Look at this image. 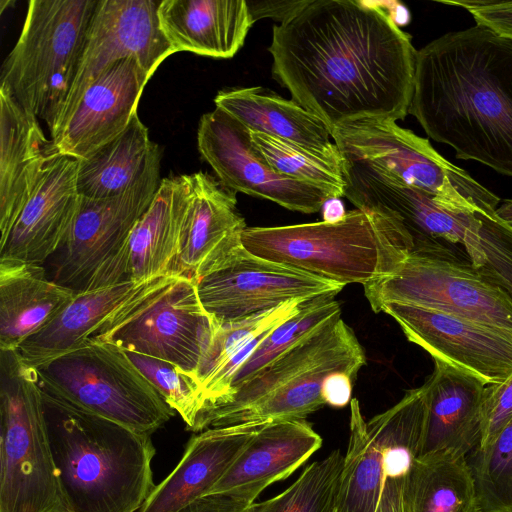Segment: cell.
Wrapping results in <instances>:
<instances>
[{"label":"cell","mask_w":512,"mask_h":512,"mask_svg":"<svg viewBox=\"0 0 512 512\" xmlns=\"http://www.w3.org/2000/svg\"><path fill=\"white\" fill-rule=\"evenodd\" d=\"M268 51L273 78L330 132L408 114L417 50L379 2L309 0L273 26Z\"/></svg>","instance_id":"obj_1"},{"label":"cell","mask_w":512,"mask_h":512,"mask_svg":"<svg viewBox=\"0 0 512 512\" xmlns=\"http://www.w3.org/2000/svg\"><path fill=\"white\" fill-rule=\"evenodd\" d=\"M409 114L456 158L512 177V40L476 24L417 51Z\"/></svg>","instance_id":"obj_2"},{"label":"cell","mask_w":512,"mask_h":512,"mask_svg":"<svg viewBox=\"0 0 512 512\" xmlns=\"http://www.w3.org/2000/svg\"><path fill=\"white\" fill-rule=\"evenodd\" d=\"M48 439L67 512H137L154 487L151 435L43 392Z\"/></svg>","instance_id":"obj_3"},{"label":"cell","mask_w":512,"mask_h":512,"mask_svg":"<svg viewBox=\"0 0 512 512\" xmlns=\"http://www.w3.org/2000/svg\"><path fill=\"white\" fill-rule=\"evenodd\" d=\"M343 173L344 197L358 209L399 220L412 252H453L512 298V227L497 215L449 207L373 167L346 161Z\"/></svg>","instance_id":"obj_4"},{"label":"cell","mask_w":512,"mask_h":512,"mask_svg":"<svg viewBox=\"0 0 512 512\" xmlns=\"http://www.w3.org/2000/svg\"><path fill=\"white\" fill-rule=\"evenodd\" d=\"M242 244L255 256L343 287L393 273L414 247L399 220L358 208L336 222L247 227Z\"/></svg>","instance_id":"obj_5"},{"label":"cell","mask_w":512,"mask_h":512,"mask_svg":"<svg viewBox=\"0 0 512 512\" xmlns=\"http://www.w3.org/2000/svg\"><path fill=\"white\" fill-rule=\"evenodd\" d=\"M98 0H30L19 38L1 67L0 88L58 128Z\"/></svg>","instance_id":"obj_6"},{"label":"cell","mask_w":512,"mask_h":512,"mask_svg":"<svg viewBox=\"0 0 512 512\" xmlns=\"http://www.w3.org/2000/svg\"><path fill=\"white\" fill-rule=\"evenodd\" d=\"M0 512H67L43 391L18 350H0Z\"/></svg>","instance_id":"obj_7"},{"label":"cell","mask_w":512,"mask_h":512,"mask_svg":"<svg viewBox=\"0 0 512 512\" xmlns=\"http://www.w3.org/2000/svg\"><path fill=\"white\" fill-rule=\"evenodd\" d=\"M34 369L48 396L136 432L152 435L175 414L125 352L108 343L88 341Z\"/></svg>","instance_id":"obj_8"},{"label":"cell","mask_w":512,"mask_h":512,"mask_svg":"<svg viewBox=\"0 0 512 512\" xmlns=\"http://www.w3.org/2000/svg\"><path fill=\"white\" fill-rule=\"evenodd\" d=\"M217 326L195 282L168 274L147 281L89 341L165 360L194 376Z\"/></svg>","instance_id":"obj_9"},{"label":"cell","mask_w":512,"mask_h":512,"mask_svg":"<svg viewBox=\"0 0 512 512\" xmlns=\"http://www.w3.org/2000/svg\"><path fill=\"white\" fill-rule=\"evenodd\" d=\"M330 134L346 161L387 172L449 207L497 215L500 199L495 194L442 157L428 139L393 120H354Z\"/></svg>","instance_id":"obj_10"},{"label":"cell","mask_w":512,"mask_h":512,"mask_svg":"<svg viewBox=\"0 0 512 512\" xmlns=\"http://www.w3.org/2000/svg\"><path fill=\"white\" fill-rule=\"evenodd\" d=\"M161 163L126 192L106 199L80 197L53 280L75 292L129 279V239L160 186Z\"/></svg>","instance_id":"obj_11"},{"label":"cell","mask_w":512,"mask_h":512,"mask_svg":"<svg viewBox=\"0 0 512 512\" xmlns=\"http://www.w3.org/2000/svg\"><path fill=\"white\" fill-rule=\"evenodd\" d=\"M363 287L373 311L397 302L512 332V298L469 261L446 251L410 253L393 273Z\"/></svg>","instance_id":"obj_12"},{"label":"cell","mask_w":512,"mask_h":512,"mask_svg":"<svg viewBox=\"0 0 512 512\" xmlns=\"http://www.w3.org/2000/svg\"><path fill=\"white\" fill-rule=\"evenodd\" d=\"M203 308L217 324L245 320L292 301L343 286L251 254L244 246L195 280Z\"/></svg>","instance_id":"obj_13"},{"label":"cell","mask_w":512,"mask_h":512,"mask_svg":"<svg viewBox=\"0 0 512 512\" xmlns=\"http://www.w3.org/2000/svg\"><path fill=\"white\" fill-rule=\"evenodd\" d=\"M197 146L219 181L232 191L306 214L337 198L327 189L276 172L253 147L249 130L220 109L200 118Z\"/></svg>","instance_id":"obj_14"},{"label":"cell","mask_w":512,"mask_h":512,"mask_svg":"<svg viewBox=\"0 0 512 512\" xmlns=\"http://www.w3.org/2000/svg\"><path fill=\"white\" fill-rule=\"evenodd\" d=\"M159 4L154 0L97 1L57 130L88 87L116 62L133 57L152 77L161 63L175 53L160 28Z\"/></svg>","instance_id":"obj_15"},{"label":"cell","mask_w":512,"mask_h":512,"mask_svg":"<svg viewBox=\"0 0 512 512\" xmlns=\"http://www.w3.org/2000/svg\"><path fill=\"white\" fill-rule=\"evenodd\" d=\"M384 312L406 338L444 362L482 380L486 385L512 375V332L418 306L386 302Z\"/></svg>","instance_id":"obj_16"},{"label":"cell","mask_w":512,"mask_h":512,"mask_svg":"<svg viewBox=\"0 0 512 512\" xmlns=\"http://www.w3.org/2000/svg\"><path fill=\"white\" fill-rule=\"evenodd\" d=\"M150 78L133 57L107 68L51 136L49 153L81 160L120 135L137 113Z\"/></svg>","instance_id":"obj_17"},{"label":"cell","mask_w":512,"mask_h":512,"mask_svg":"<svg viewBox=\"0 0 512 512\" xmlns=\"http://www.w3.org/2000/svg\"><path fill=\"white\" fill-rule=\"evenodd\" d=\"M78 160L53 155L6 239L0 259L42 263L63 244L76 215Z\"/></svg>","instance_id":"obj_18"},{"label":"cell","mask_w":512,"mask_h":512,"mask_svg":"<svg viewBox=\"0 0 512 512\" xmlns=\"http://www.w3.org/2000/svg\"><path fill=\"white\" fill-rule=\"evenodd\" d=\"M189 179L191 203L168 274L194 281L243 246L247 226L234 191L206 172L189 174Z\"/></svg>","instance_id":"obj_19"},{"label":"cell","mask_w":512,"mask_h":512,"mask_svg":"<svg viewBox=\"0 0 512 512\" xmlns=\"http://www.w3.org/2000/svg\"><path fill=\"white\" fill-rule=\"evenodd\" d=\"M305 419L266 421L209 491L249 504L270 485L291 476L322 446Z\"/></svg>","instance_id":"obj_20"},{"label":"cell","mask_w":512,"mask_h":512,"mask_svg":"<svg viewBox=\"0 0 512 512\" xmlns=\"http://www.w3.org/2000/svg\"><path fill=\"white\" fill-rule=\"evenodd\" d=\"M265 422L212 427L194 434L179 463L137 512H178L207 495Z\"/></svg>","instance_id":"obj_21"},{"label":"cell","mask_w":512,"mask_h":512,"mask_svg":"<svg viewBox=\"0 0 512 512\" xmlns=\"http://www.w3.org/2000/svg\"><path fill=\"white\" fill-rule=\"evenodd\" d=\"M49 146L37 117L0 88V243L51 160Z\"/></svg>","instance_id":"obj_22"},{"label":"cell","mask_w":512,"mask_h":512,"mask_svg":"<svg viewBox=\"0 0 512 512\" xmlns=\"http://www.w3.org/2000/svg\"><path fill=\"white\" fill-rule=\"evenodd\" d=\"M434 362L425 382L428 415L421 455L452 452L467 456L481 440L486 384L444 362Z\"/></svg>","instance_id":"obj_23"},{"label":"cell","mask_w":512,"mask_h":512,"mask_svg":"<svg viewBox=\"0 0 512 512\" xmlns=\"http://www.w3.org/2000/svg\"><path fill=\"white\" fill-rule=\"evenodd\" d=\"M160 28L176 52L232 58L254 24L246 0H161Z\"/></svg>","instance_id":"obj_24"},{"label":"cell","mask_w":512,"mask_h":512,"mask_svg":"<svg viewBox=\"0 0 512 512\" xmlns=\"http://www.w3.org/2000/svg\"><path fill=\"white\" fill-rule=\"evenodd\" d=\"M217 109L227 113L249 131L263 133L326 157L343 156L327 126L294 100H287L262 87L220 90L214 98Z\"/></svg>","instance_id":"obj_25"},{"label":"cell","mask_w":512,"mask_h":512,"mask_svg":"<svg viewBox=\"0 0 512 512\" xmlns=\"http://www.w3.org/2000/svg\"><path fill=\"white\" fill-rule=\"evenodd\" d=\"M75 294L49 279L42 265L0 259V350H18Z\"/></svg>","instance_id":"obj_26"},{"label":"cell","mask_w":512,"mask_h":512,"mask_svg":"<svg viewBox=\"0 0 512 512\" xmlns=\"http://www.w3.org/2000/svg\"><path fill=\"white\" fill-rule=\"evenodd\" d=\"M192 198L189 175L162 178L129 239V279L143 283L167 275L177 256Z\"/></svg>","instance_id":"obj_27"},{"label":"cell","mask_w":512,"mask_h":512,"mask_svg":"<svg viewBox=\"0 0 512 512\" xmlns=\"http://www.w3.org/2000/svg\"><path fill=\"white\" fill-rule=\"evenodd\" d=\"M146 282L128 279L100 289L76 292L54 318L21 344L20 356L36 368L79 349Z\"/></svg>","instance_id":"obj_28"},{"label":"cell","mask_w":512,"mask_h":512,"mask_svg":"<svg viewBox=\"0 0 512 512\" xmlns=\"http://www.w3.org/2000/svg\"><path fill=\"white\" fill-rule=\"evenodd\" d=\"M356 340V335L341 318V314L335 315L238 388L225 403L208 416L205 430L221 427L230 417L252 406Z\"/></svg>","instance_id":"obj_29"},{"label":"cell","mask_w":512,"mask_h":512,"mask_svg":"<svg viewBox=\"0 0 512 512\" xmlns=\"http://www.w3.org/2000/svg\"><path fill=\"white\" fill-rule=\"evenodd\" d=\"M160 163L159 146L150 140L136 113L120 135L78 160L79 196L95 200L118 196Z\"/></svg>","instance_id":"obj_30"},{"label":"cell","mask_w":512,"mask_h":512,"mask_svg":"<svg viewBox=\"0 0 512 512\" xmlns=\"http://www.w3.org/2000/svg\"><path fill=\"white\" fill-rule=\"evenodd\" d=\"M405 512H478L467 456L436 452L419 456L403 485Z\"/></svg>","instance_id":"obj_31"},{"label":"cell","mask_w":512,"mask_h":512,"mask_svg":"<svg viewBox=\"0 0 512 512\" xmlns=\"http://www.w3.org/2000/svg\"><path fill=\"white\" fill-rule=\"evenodd\" d=\"M365 362L364 350L356 340L230 417L223 426L253 421L305 419L326 405L322 387L328 375L344 372L356 379Z\"/></svg>","instance_id":"obj_32"},{"label":"cell","mask_w":512,"mask_h":512,"mask_svg":"<svg viewBox=\"0 0 512 512\" xmlns=\"http://www.w3.org/2000/svg\"><path fill=\"white\" fill-rule=\"evenodd\" d=\"M359 401H350V436L335 507L338 512H375L384 482V457L371 440Z\"/></svg>","instance_id":"obj_33"},{"label":"cell","mask_w":512,"mask_h":512,"mask_svg":"<svg viewBox=\"0 0 512 512\" xmlns=\"http://www.w3.org/2000/svg\"><path fill=\"white\" fill-rule=\"evenodd\" d=\"M337 294L338 293L331 292L307 300L297 313L276 326L257 345L246 361L236 371L230 381L226 396L208 416L225 403L238 388L250 380L257 372L324 322L335 315L341 314L340 304L335 300Z\"/></svg>","instance_id":"obj_34"},{"label":"cell","mask_w":512,"mask_h":512,"mask_svg":"<svg viewBox=\"0 0 512 512\" xmlns=\"http://www.w3.org/2000/svg\"><path fill=\"white\" fill-rule=\"evenodd\" d=\"M344 455L336 449L308 465L281 493L253 503L252 512H331L336 504Z\"/></svg>","instance_id":"obj_35"},{"label":"cell","mask_w":512,"mask_h":512,"mask_svg":"<svg viewBox=\"0 0 512 512\" xmlns=\"http://www.w3.org/2000/svg\"><path fill=\"white\" fill-rule=\"evenodd\" d=\"M249 133L253 147L279 174L327 189L337 198L344 196V159H332L263 133Z\"/></svg>","instance_id":"obj_36"},{"label":"cell","mask_w":512,"mask_h":512,"mask_svg":"<svg viewBox=\"0 0 512 512\" xmlns=\"http://www.w3.org/2000/svg\"><path fill=\"white\" fill-rule=\"evenodd\" d=\"M467 461L474 479L478 512H512V418Z\"/></svg>","instance_id":"obj_37"},{"label":"cell","mask_w":512,"mask_h":512,"mask_svg":"<svg viewBox=\"0 0 512 512\" xmlns=\"http://www.w3.org/2000/svg\"><path fill=\"white\" fill-rule=\"evenodd\" d=\"M123 351L164 401L180 415L187 430L199 433L203 403L201 389L195 377L171 362Z\"/></svg>","instance_id":"obj_38"},{"label":"cell","mask_w":512,"mask_h":512,"mask_svg":"<svg viewBox=\"0 0 512 512\" xmlns=\"http://www.w3.org/2000/svg\"><path fill=\"white\" fill-rule=\"evenodd\" d=\"M482 413V435L477 446L487 444L512 418V375L501 383L486 385Z\"/></svg>","instance_id":"obj_39"},{"label":"cell","mask_w":512,"mask_h":512,"mask_svg":"<svg viewBox=\"0 0 512 512\" xmlns=\"http://www.w3.org/2000/svg\"><path fill=\"white\" fill-rule=\"evenodd\" d=\"M438 2L467 10L476 24L512 40V1L439 0Z\"/></svg>","instance_id":"obj_40"},{"label":"cell","mask_w":512,"mask_h":512,"mask_svg":"<svg viewBox=\"0 0 512 512\" xmlns=\"http://www.w3.org/2000/svg\"><path fill=\"white\" fill-rule=\"evenodd\" d=\"M308 1H247V4L254 23L262 18H272L280 24L296 14Z\"/></svg>","instance_id":"obj_41"},{"label":"cell","mask_w":512,"mask_h":512,"mask_svg":"<svg viewBox=\"0 0 512 512\" xmlns=\"http://www.w3.org/2000/svg\"><path fill=\"white\" fill-rule=\"evenodd\" d=\"M178 512H252V504L228 494L202 496Z\"/></svg>","instance_id":"obj_42"},{"label":"cell","mask_w":512,"mask_h":512,"mask_svg":"<svg viewBox=\"0 0 512 512\" xmlns=\"http://www.w3.org/2000/svg\"><path fill=\"white\" fill-rule=\"evenodd\" d=\"M354 380L344 372H335L328 375L322 387V395L326 405L336 408L346 406L350 401Z\"/></svg>","instance_id":"obj_43"},{"label":"cell","mask_w":512,"mask_h":512,"mask_svg":"<svg viewBox=\"0 0 512 512\" xmlns=\"http://www.w3.org/2000/svg\"><path fill=\"white\" fill-rule=\"evenodd\" d=\"M405 477H385L380 500L375 512H405L403 485Z\"/></svg>","instance_id":"obj_44"},{"label":"cell","mask_w":512,"mask_h":512,"mask_svg":"<svg viewBox=\"0 0 512 512\" xmlns=\"http://www.w3.org/2000/svg\"><path fill=\"white\" fill-rule=\"evenodd\" d=\"M322 210L323 221L327 222H336L342 219L346 214V211L344 210V206L340 201V198L329 199L323 205Z\"/></svg>","instance_id":"obj_45"},{"label":"cell","mask_w":512,"mask_h":512,"mask_svg":"<svg viewBox=\"0 0 512 512\" xmlns=\"http://www.w3.org/2000/svg\"><path fill=\"white\" fill-rule=\"evenodd\" d=\"M496 214L502 221L512 227V199H507L498 206Z\"/></svg>","instance_id":"obj_46"},{"label":"cell","mask_w":512,"mask_h":512,"mask_svg":"<svg viewBox=\"0 0 512 512\" xmlns=\"http://www.w3.org/2000/svg\"><path fill=\"white\" fill-rule=\"evenodd\" d=\"M331 512H338V511H337L336 507H334Z\"/></svg>","instance_id":"obj_47"}]
</instances>
